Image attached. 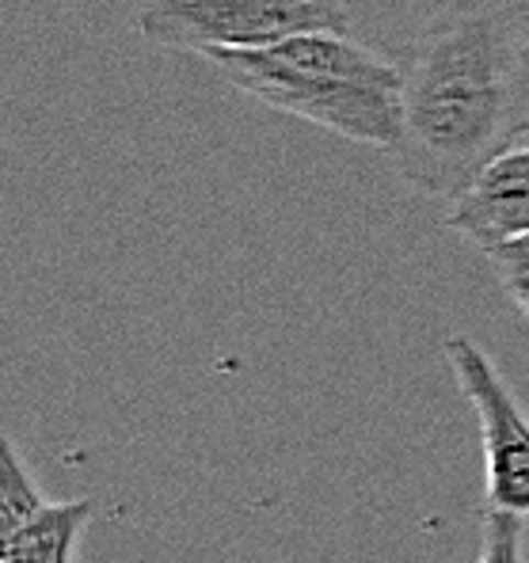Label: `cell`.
<instances>
[{"label": "cell", "mask_w": 529, "mask_h": 563, "mask_svg": "<svg viewBox=\"0 0 529 563\" xmlns=\"http://www.w3.org/2000/svg\"><path fill=\"white\" fill-rule=\"evenodd\" d=\"M515 8H518V20H522L526 38H529V0H515Z\"/></svg>", "instance_id": "cell-10"}, {"label": "cell", "mask_w": 529, "mask_h": 563, "mask_svg": "<svg viewBox=\"0 0 529 563\" xmlns=\"http://www.w3.org/2000/svg\"><path fill=\"white\" fill-rule=\"evenodd\" d=\"M445 229L465 236L481 252L529 236V130L499 148L492 161L450 198Z\"/></svg>", "instance_id": "cell-5"}, {"label": "cell", "mask_w": 529, "mask_h": 563, "mask_svg": "<svg viewBox=\"0 0 529 563\" xmlns=\"http://www.w3.org/2000/svg\"><path fill=\"white\" fill-rule=\"evenodd\" d=\"M43 507L46 499L38 492L35 476L23 465L20 445L12 442V434H4V445H0V533L15 529L20 521L38 515Z\"/></svg>", "instance_id": "cell-7"}, {"label": "cell", "mask_w": 529, "mask_h": 563, "mask_svg": "<svg viewBox=\"0 0 529 563\" xmlns=\"http://www.w3.org/2000/svg\"><path fill=\"white\" fill-rule=\"evenodd\" d=\"M92 515L96 507L88 499L46 503L38 515L0 533V563H73L77 537Z\"/></svg>", "instance_id": "cell-6"}, {"label": "cell", "mask_w": 529, "mask_h": 563, "mask_svg": "<svg viewBox=\"0 0 529 563\" xmlns=\"http://www.w3.org/2000/svg\"><path fill=\"white\" fill-rule=\"evenodd\" d=\"M400 62V176L453 198L529 126V38L515 0H445Z\"/></svg>", "instance_id": "cell-1"}, {"label": "cell", "mask_w": 529, "mask_h": 563, "mask_svg": "<svg viewBox=\"0 0 529 563\" xmlns=\"http://www.w3.org/2000/svg\"><path fill=\"white\" fill-rule=\"evenodd\" d=\"M476 563H526V518L487 510Z\"/></svg>", "instance_id": "cell-8"}, {"label": "cell", "mask_w": 529, "mask_h": 563, "mask_svg": "<svg viewBox=\"0 0 529 563\" xmlns=\"http://www.w3.org/2000/svg\"><path fill=\"white\" fill-rule=\"evenodd\" d=\"M492 263H495V275H499V286L507 289L510 301L529 317V236H518L510 244L495 247Z\"/></svg>", "instance_id": "cell-9"}, {"label": "cell", "mask_w": 529, "mask_h": 563, "mask_svg": "<svg viewBox=\"0 0 529 563\" xmlns=\"http://www.w3.org/2000/svg\"><path fill=\"white\" fill-rule=\"evenodd\" d=\"M137 31L187 54L260 49L305 31H351L343 0H142Z\"/></svg>", "instance_id": "cell-3"}, {"label": "cell", "mask_w": 529, "mask_h": 563, "mask_svg": "<svg viewBox=\"0 0 529 563\" xmlns=\"http://www.w3.org/2000/svg\"><path fill=\"white\" fill-rule=\"evenodd\" d=\"M202 62L236 92L312 126L393 153L400 137V62L346 31H305L260 49H210Z\"/></svg>", "instance_id": "cell-2"}, {"label": "cell", "mask_w": 529, "mask_h": 563, "mask_svg": "<svg viewBox=\"0 0 529 563\" xmlns=\"http://www.w3.org/2000/svg\"><path fill=\"white\" fill-rule=\"evenodd\" d=\"M445 362L481 419L487 510L529 518V416L522 400L469 335H445Z\"/></svg>", "instance_id": "cell-4"}, {"label": "cell", "mask_w": 529, "mask_h": 563, "mask_svg": "<svg viewBox=\"0 0 529 563\" xmlns=\"http://www.w3.org/2000/svg\"><path fill=\"white\" fill-rule=\"evenodd\" d=\"M526 130H529V126H526ZM526 130H522V134H526Z\"/></svg>", "instance_id": "cell-11"}]
</instances>
